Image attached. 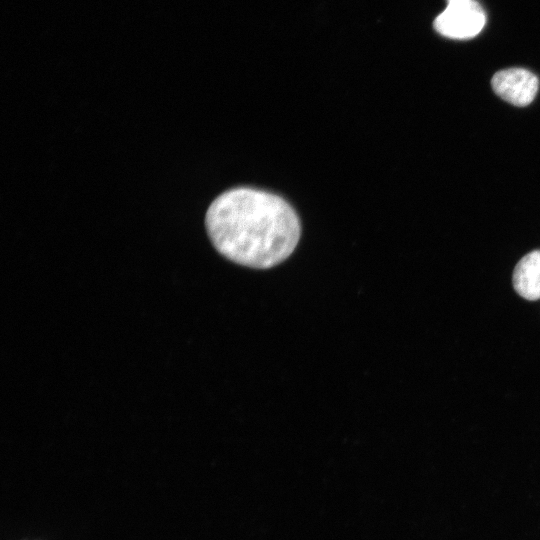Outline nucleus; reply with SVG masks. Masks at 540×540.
I'll return each mask as SVG.
<instances>
[{"mask_svg": "<svg viewBox=\"0 0 540 540\" xmlns=\"http://www.w3.org/2000/svg\"><path fill=\"white\" fill-rule=\"evenodd\" d=\"M486 23V14L475 0H447V6L434 20V29L457 40L478 35Z\"/></svg>", "mask_w": 540, "mask_h": 540, "instance_id": "f03ea898", "label": "nucleus"}, {"mask_svg": "<svg viewBox=\"0 0 540 540\" xmlns=\"http://www.w3.org/2000/svg\"><path fill=\"white\" fill-rule=\"evenodd\" d=\"M205 225L216 250L239 265L267 269L288 258L301 234L299 218L273 193L238 187L210 204Z\"/></svg>", "mask_w": 540, "mask_h": 540, "instance_id": "f257e3e1", "label": "nucleus"}, {"mask_svg": "<svg viewBox=\"0 0 540 540\" xmlns=\"http://www.w3.org/2000/svg\"><path fill=\"white\" fill-rule=\"evenodd\" d=\"M515 291L527 300L540 299V250L532 251L520 259L512 277Z\"/></svg>", "mask_w": 540, "mask_h": 540, "instance_id": "20e7f679", "label": "nucleus"}, {"mask_svg": "<svg viewBox=\"0 0 540 540\" xmlns=\"http://www.w3.org/2000/svg\"><path fill=\"white\" fill-rule=\"evenodd\" d=\"M491 86L493 91L506 102L523 107L534 100L539 80L529 70L508 68L494 74Z\"/></svg>", "mask_w": 540, "mask_h": 540, "instance_id": "7ed1b4c3", "label": "nucleus"}]
</instances>
